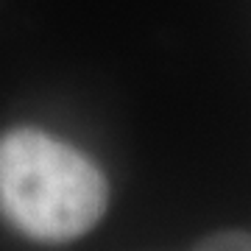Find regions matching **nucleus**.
<instances>
[{"mask_svg":"<svg viewBox=\"0 0 251 251\" xmlns=\"http://www.w3.org/2000/svg\"><path fill=\"white\" fill-rule=\"evenodd\" d=\"M109 204L98 165L36 128L0 137V215L42 243H67L95 229Z\"/></svg>","mask_w":251,"mask_h":251,"instance_id":"f257e3e1","label":"nucleus"},{"mask_svg":"<svg viewBox=\"0 0 251 251\" xmlns=\"http://www.w3.org/2000/svg\"><path fill=\"white\" fill-rule=\"evenodd\" d=\"M196 251H251V234L240 229H226V232L209 234L206 240L196 246Z\"/></svg>","mask_w":251,"mask_h":251,"instance_id":"f03ea898","label":"nucleus"}]
</instances>
